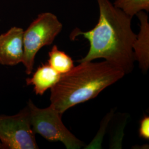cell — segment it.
<instances>
[{
  "instance_id": "cell-7",
  "label": "cell",
  "mask_w": 149,
  "mask_h": 149,
  "mask_svg": "<svg viewBox=\"0 0 149 149\" xmlns=\"http://www.w3.org/2000/svg\"><path fill=\"white\" fill-rule=\"evenodd\" d=\"M136 15L140 21V31L136 35L134 43L133 51L135 61H138L140 68L146 72L149 68V25L147 15L143 11Z\"/></svg>"
},
{
  "instance_id": "cell-12",
  "label": "cell",
  "mask_w": 149,
  "mask_h": 149,
  "mask_svg": "<svg viewBox=\"0 0 149 149\" xmlns=\"http://www.w3.org/2000/svg\"><path fill=\"white\" fill-rule=\"evenodd\" d=\"M0 149H3V148H2V145L1 143H0Z\"/></svg>"
},
{
  "instance_id": "cell-1",
  "label": "cell",
  "mask_w": 149,
  "mask_h": 149,
  "mask_svg": "<svg viewBox=\"0 0 149 149\" xmlns=\"http://www.w3.org/2000/svg\"><path fill=\"white\" fill-rule=\"evenodd\" d=\"M97 1L100 18L96 26L85 32L76 29L71 34L72 38L81 35L90 43L88 52L78 62L102 58L128 74L133 71L135 61L133 45L136 35L132 29V18L109 0Z\"/></svg>"
},
{
  "instance_id": "cell-8",
  "label": "cell",
  "mask_w": 149,
  "mask_h": 149,
  "mask_svg": "<svg viewBox=\"0 0 149 149\" xmlns=\"http://www.w3.org/2000/svg\"><path fill=\"white\" fill-rule=\"evenodd\" d=\"M61 74L49 64L38 67L31 78L26 79L27 85H32L37 95H43L45 91L52 88L60 80Z\"/></svg>"
},
{
  "instance_id": "cell-6",
  "label": "cell",
  "mask_w": 149,
  "mask_h": 149,
  "mask_svg": "<svg viewBox=\"0 0 149 149\" xmlns=\"http://www.w3.org/2000/svg\"><path fill=\"white\" fill-rule=\"evenodd\" d=\"M23 29L13 27L0 36V64L13 66L23 59Z\"/></svg>"
},
{
  "instance_id": "cell-11",
  "label": "cell",
  "mask_w": 149,
  "mask_h": 149,
  "mask_svg": "<svg viewBox=\"0 0 149 149\" xmlns=\"http://www.w3.org/2000/svg\"><path fill=\"white\" fill-rule=\"evenodd\" d=\"M139 135L146 140L149 139V117L145 116L140 121L139 128Z\"/></svg>"
},
{
  "instance_id": "cell-9",
  "label": "cell",
  "mask_w": 149,
  "mask_h": 149,
  "mask_svg": "<svg viewBox=\"0 0 149 149\" xmlns=\"http://www.w3.org/2000/svg\"><path fill=\"white\" fill-rule=\"evenodd\" d=\"M48 64L61 74H64L74 67L72 58L64 52L54 45L49 52Z\"/></svg>"
},
{
  "instance_id": "cell-3",
  "label": "cell",
  "mask_w": 149,
  "mask_h": 149,
  "mask_svg": "<svg viewBox=\"0 0 149 149\" xmlns=\"http://www.w3.org/2000/svg\"><path fill=\"white\" fill-rule=\"evenodd\" d=\"M63 29L57 17L50 12L39 14L23 32L22 63L27 74H32L35 57L43 47L50 45Z\"/></svg>"
},
{
  "instance_id": "cell-5",
  "label": "cell",
  "mask_w": 149,
  "mask_h": 149,
  "mask_svg": "<svg viewBox=\"0 0 149 149\" xmlns=\"http://www.w3.org/2000/svg\"><path fill=\"white\" fill-rule=\"evenodd\" d=\"M35 134L28 107L15 116H0V140L3 149H38Z\"/></svg>"
},
{
  "instance_id": "cell-4",
  "label": "cell",
  "mask_w": 149,
  "mask_h": 149,
  "mask_svg": "<svg viewBox=\"0 0 149 149\" xmlns=\"http://www.w3.org/2000/svg\"><path fill=\"white\" fill-rule=\"evenodd\" d=\"M30 119L33 131L50 141H60L68 149H79L85 143L77 138L64 125L61 114L50 105L39 108L32 101L28 102Z\"/></svg>"
},
{
  "instance_id": "cell-10",
  "label": "cell",
  "mask_w": 149,
  "mask_h": 149,
  "mask_svg": "<svg viewBox=\"0 0 149 149\" xmlns=\"http://www.w3.org/2000/svg\"><path fill=\"white\" fill-rule=\"evenodd\" d=\"M114 6L132 18L140 11L149 12V0H116Z\"/></svg>"
},
{
  "instance_id": "cell-2",
  "label": "cell",
  "mask_w": 149,
  "mask_h": 149,
  "mask_svg": "<svg viewBox=\"0 0 149 149\" xmlns=\"http://www.w3.org/2000/svg\"><path fill=\"white\" fill-rule=\"evenodd\" d=\"M79 63L61 74L59 81L51 88L50 105L61 114L78 104L95 98L125 74L105 60Z\"/></svg>"
}]
</instances>
